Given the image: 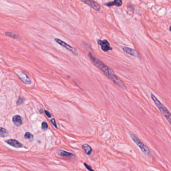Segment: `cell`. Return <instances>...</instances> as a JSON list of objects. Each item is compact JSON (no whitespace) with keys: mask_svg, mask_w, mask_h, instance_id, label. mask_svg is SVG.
Returning a JSON list of instances; mask_svg holds the SVG:
<instances>
[{"mask_svg":"<svg viewBox=\"0 0 171 171\" xmlns=\"http://www.w3.org/2000/svg\"><path fill=\"white\" fill-rule=\"evenodd\" d=\"M122 5V0H115L113 2H108L106 3L104 5L106 6L111 7L113 6H121Z\"/></svg>","mask_w":171,"mask_h":171,"instance_id":"cell-11","label":"cell"},{"mask_svg":"<svg viewBox=\"0 0 171 171\" xmlns=\"http://www.w3.org/2000/svg\"><path fill=\"white\" fill-rule=\"evenodd\" d=\"M6 35L7 36L12 38H14V39H18V38H19V36H18V35L14 33L7 32L6 33Z\"/></svg>","mask_w":171,"mask_h":171,"instance_id":"cell-15","label":"cell"},{"mask_svg":"<svg viewBox=\"0 0 171 171\" xmlns=\"http://www.w3.org/2000/svg\"><path fill=\"white\" fill-rule=\"evenodd\" d=\"M151 98L155 103V104H156V107L159 109L160 112L166 117L167 120L169 122L171 125V113L170 112V111L168 110L167 108H166V106L164 104L161 103V101L156 98L155 95L152 94Z\"/></svg>","mask_w":171,"mask_h":171,"instance_id":"cell-2","label":"cell"},{"mask_svg":"<svg viewBox=\"0 0 171 171\" xmlns=\"http://www.w3.org/2000/svg\"><path fill=\"white\" fill-rule=\"evenodd\" d=\"M48 128V126L47 122H43L42 124V129L43 130H47Z\"/></svg>","mask_w":171,"mask_h":171,"instance_id":"cell-17","label":"cell"},{"mask_svg":"<svg viewBox=\"0 0 171 171\" xmlns=\"http://www.w3.org/2000/svg\"><path fill=\"white\" fill-rule=\"evenodd\" d=\"M81 2L88 5L89 6L91 7V8L93 9L96 11H100L101 9L100 6L99 5V4L94 1L87 0V1H81Z\"/></svg>","mask_w":171,"mask_h":171,"instance_id":"cell-7","label":"cell"},{"mask_svg":"<svg viewBox=\"0 0 171 171\" xmlns=\"http://www.w3.org/2000/svg\"><path fill=\"white\" fill-rule=\"evenodd\" d=\"M88 56L91 59L92 62L95 64V65L100 68L101 71H103L106 75L111 79L114 83H115L117 86L120 87L122 89H126V85L124 82L117 77V76L114 73L113 70H111L109 67H108L106 64H104L103 62H101L100 59L96 58L90 52L88 54Z\"/></svg>","mask_w":171,"mask_h":171,"instance_id":"cell-1","label":"cell"},{"mask_svg":"<svg viewBox=\"0 0 171 171\" xmlns=\"http://www.w3.org/2000/svg\"><path fill=\"white\" fill-rule=\"evenodd\" d=\"M23 103H24V99H23V98L20 97L18 101H17V104L18 105H20V104Z\"/></svg>","mask_w":171,"mask_h":171,"instance_id":"cell-20","label":"cell"},{"mask_svg":"<svg viewBox=\"0 0 171 171\" xmlns=\"http://www.w3.org/2000/svg\"><path fill=\"white\" fill-rule=\"evenodd\" d=\"M122 50L124 51V52L126 53L127 54L132 56L133 57H136V58L140 57L139 53L135 49L127 47H124V46L122 47Z\"/></svg>","mask_w":171,"mask_h":171,"instance_id":"cell-8","label":"cell"},{"mask_svg":"<svg viewBox=\"0 0 171 171\" xmlns=\"http://www.w3.org/2000/svg\"><path fill=\"white\" fill-rule=\"evenodd\" d=\"M131 139L134 141V143L138 146L140 149L143 153L147 156L151 157L152 156V153L150 151V149L140 140V139L132 132H129Z\"/></svg>","mask_w":171,"mask_h":171,"instance_id":"cell-3","label":"cell"},{"mask_svg":"<svg viewBox=\"0 0 171 171\" xmlns=\"http://www.w3.org/2000/svg\"><path fill=\"white\" fill-rule=\"evenodd\" d=\"M12 121L15 126L20 127L22 124V117L19 115L14 116L12 118Z\"/></svg>","mask_w":171,"mask_h":171,"instance_id":"cell-10","label":"cell"},{"mask_svg":"<svg viewBox=\"0 0 171 171\" xmlns=\"http://www.w3.org/2000/svg\"><path fill=\"white\" fill-rule=\"evenodd\" d=\"M55 41L58 43L62 47L65 48L66 49L68 50L70 52L72 53L74 55H78V52H77V50L74 48L72 47L71 46L69 45V44H67L66 43L64 42V41H62L60 39H58V38H55Z\"/></svg>","mask_w":171,"mask_h":171,"instance_id":"cell-4","label":"cell"},{"mask_svg":"<svg viewBox=\"0 0 171 171\" xmlns=\"http://www.w3.org/2000/svg\"><path fill=\"white\" fill-rule=\"evenodd\" d=\"M84 165L87 169L88 170V171H95L94 170L92 169L91 168V167L90 166V165H87L86 163H84Z\"/></svg>","mask_w":171,"mask_h":171,"instance_id":"cell-18","label":"cell"},{"mask_svg":"<svg viewBox=\"0 0 171 171\" xmlns=\"http://www.w3.org/2000/svg\"><path fill=\"white\" fill-rule=\"evenodd\" d=\"M51 122L52 123V124L54 126V127L57 129V124H56V122L55 119H51Z\"/></svg>","mask_w":171,"mask_h":171,"instance_id":"cell-19","label":"cell"},{"mask_svg":"<svg viewBox=\"0 0 171 171\" xmlns=\"http://www.w3.org/2000/svg\"><path fill=\"white\" fill-rule=\"evenodd\" d=\"M170 31H171V26L170 27Z\"/></svg>","mask_w":171,"mask_h":171,"instance_id":"cell-22","label":"cell"},{"mask_svg":"<svg viewBox=\"0 0 171 171\" xmlns=\"http://www.w3.org/2000/svg\"><path fill=\"white\" fill-rule=\"evenodd\" d=\"M82 148L84 150L85 153L87 155H90L92 152V149L90 145L87 144H84L82 146Z\"/></svg>","mask_w":171,"mask_h":171,"instance_id":"cell-13","label":"cell"},{"mask_svg":"<svg viewBox=\"0 0 171 171\" xmlns=\"http://www.w3.org/2000/svg\"><path fill=\"white\" fill-rule=\"evenodd\" d=\"M98 44L101 46V48L104 52H107L109 50H112V48L111 47L109 43L107 40H98Z\"/></svg>","mask_w":171,"mask_h":171,"instance_id":"cell-6","label":"cell"},{"mask_svg":"<svg viewBox=\"0 0 171 171\" xmlns=\"http://www.w3.org/2000/svg\"><path fill=\"white\" fill-rule=\"evenodd\" d=\"M44 112L45 113L46 115L49 118H50L51 117V115L50 113H49V111H45Z\"/></svg>","mask_w":171,"mask_h":171,"instance_id":"cell-21","label":"cell"},{"mask_svg":"<svg viewBox=\"0 0 171 171\" xmlns=\"http://www.w3.org/2000/svg\"><path fill=\"white\" fill-rule=\"evenodd\" d=\"M6 142L9 145L11 146L12 147L16 148H22V147H23V145L22 143H20V142H18V140H16L10 139V140H7Z\"/></svg>","mask_w":171,"mask_h":171,"instance_id":"cell-9","label":"cell"},{"mask_svg":"<svg viewBox=\"0 0 171 171\" xmlns=\"http://www.w3.org/2000/svg\"><path fill=\"white\" fill-rule=\"evenodd\" d=\"M16 73L17 75H18L19 78L22 81L23 83H24L26 84H30L32 83L30 78L28 77V75H27L25 73L21 71V70H16Z\"/></svg>","mask_w":171,"mask_h":171,"instance_id":"cell-5","label":"cell"},{"mask_svg":"<svg viewBox=\"0 0 171 171\" xmlns=\"http://www.w3.org/2000/svg\"><path fill=\"white\" fill-rule=\"evenodd\" d=\"M24 138L25 139H33V135L30 132H27L25 134Z\"/></svg>","mask_w":171,"mask_h":171,"instance_id":"cell-16","label":"cell"},{"mask_svg":"<svg viewBox=\"0 0 171 171\" xmlns=\"http://www.w3.org/2000/svg\"><path fill=\"white\" fill-rule=\"evenodd\" d=\"M9 132L8 130H7L6 129L3 128V127H1V130H0V135L1 137L2 138H4V137H7L8 135Z\"/></svg>","mask_w":171,"mask_h":171,"instance_id":"cell-14","label":"cell"},{"mask_svg":"<svg viewBox=\"0 0 171 171\" xmlns=\"http://www.w3.org/2000/svg\"><path fill=\"white\" fill-rule=\"evenodd\" d=\"M58 154L59 156H64V157H73V156H74V155L73 154L66 152L64 150H59L58 151Z\"/></svg>","mask_w":171,"mask_h":171,"instance_id":"cell-12","label":"cell"}]
</instances>
